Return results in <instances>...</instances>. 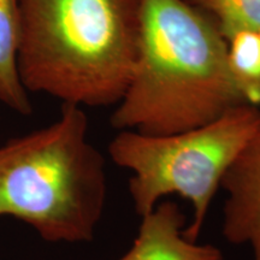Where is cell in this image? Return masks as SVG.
<instances>
[{
  "label": "cell",
  "mask_w": 260,
  "mask_h": 260,
  "mask_svg": "<svg viewBox=\"0 0 260 260\" xmlns=\"http://www.w3.org/2000/svg\"><path fill=\"white\" fill-rule=\"evenodd\" d=\"M186 218L174 201H160L141 223L132 248L117 260H225L222 249L184 236Z\"/></svg>",
  "instance_id": "obj_6"
},
{
  "label": "cell",
  "mask_w": 260,
  "mask_h": 260,
  "mask_svg": "<svg viewBox=\"0 0 260 260\" xmlns=\"http://www.w3.org/2000/svg\"><path fill=\"white\" fill-rule=\"evenodd\" d=\"M142 0H19V79L76 106L117 105L138 57Z\"/></svg>",
  "instance_id": "obj_2"
},
{
  "label": "cell",
  "mask_w": 260,
  "mask_h": 260,
  "mask_svg": "<svg viewBox=\"0 0 260 260\" xmlns=\"http://www.w3.org/2000/svg\"><path fill=\"white\" fill-rule=\"evenodd\" d=\"M222 234L232 245L251 248L260 260V128L226 171Z\"/></svg>",
  "instance_id": "obj_5"
},
{
  "label": "cell",
  "mask_w": 260,
  "mask_h": 260,
  "mask_svg": "<svg viewBox=\"0 0 260 260\" xmlns=\"http://www.w3.org/2000/svg\"><path fill=\"white\" fill-rule=\"evenodd\" d=\"M81 106L64 104L51 125L0 147V216L47 242H90L106 204L105 159L88 140Z\"/></svg>",
  "instance_id": "obj_3"
},
{
  "label": "cell",
  "mask_w": 260,
  "mask_h": 260,
  "mask_svg": "<svg viewBox=\"0 0 260 260\" xmlns=\"http://www.w3.org/2000/svg\"><path fill=\"white\" fill-rule=\"evenodd\" d=\"M214 19L228 40L236 31L260 29V0H184Z\"/></svg>",
  "instance_id": "obj_9"
},
{
  "label": "cell",
  "mask_w": 260,
  "mask_h": 260,
  "mask_svg": "<svg viewBox=\"0 0 260 260\" xmlns=\"http://www.w3.org/2000/svg\"><path fill=\"white\" fill-rule=\"evenodd\" d=\"M19 34V0H0V102L21 115L29 116L31 103L17 67Z\"/></svg>",
  "instance_id": "obj_7"
},
{
  "label": "cell",
  "mask_w": 260,
  "mask_h": 260,
  "mask_svg": "<svg viewBox=\"0 0 260 260\" xmlns=\"http://www.w3.org/2000/svg\"><path fill=\"white\" fill-rule=\"evenodd\" d=\"M248 105L228 63V41L184 0H142L138 57L111 116L118 130L170 135Z\"/></svg>",
  "instance_id": "obj_1"
},
{
  "label": "cell",
  "mask_w": 260,
  "mask_h": 260,
  "mask_svg": "<svg viewBox=\"0 0 260 260\" xmlns=\"http://www.w3.org/2000/svg\"><path fill=\"white\" fill-rule=\"evenodd\" d=\"M229 69L248 105L260 106V32L236 31L228 39Z\"/></svg>",
  "instance_id": "obj_8"
},
{
  "label": "cell",
  "mask_w": 260,
  "mask_h": 260,
  "mask_svg": "<svg viewBox=\"0 0 260 260\" xmlns=\"http://www.w3.org/2000/svg\"><path fill=\"white\" fill-rule=\"evenodd\" d=\"M259 32H260V29H259Z\"/></svg>",
  "instance_id": "obj_10"
},
{
  "label": "cell",
  "mask_w": 260,
  "mask_h": 260,
  "mask_svg": "<svg viewBox=\"0 0 260 260\" xmlns=\"http://www.w3.org/2000/svg\"><path fill=\"white\" fill-rule=\"evenodd\" d=\"M259 128V107L240 105L210 124L177 134L119 130L109 154L133 174L128 189L138 216L151 212L165 197L178 195L193 211L184 236L198 241L226 171Z\"/></svg>",
  "instance_id": "obj_4"
}]
</instances>
